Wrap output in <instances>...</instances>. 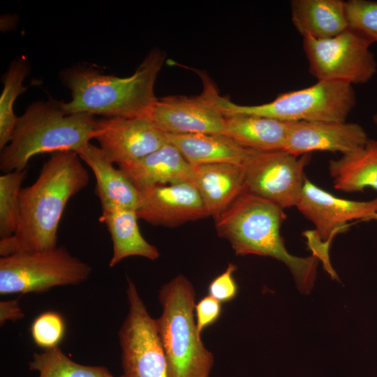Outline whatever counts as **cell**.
<instances>
[{
	"mask_svg": "<svg viewBox=\"0 0 377 377\" xmlns=\"http://www.w3.org/2000/svg\"><path fill=\"white\" fill-rule=\"evenodd\" d=\"M128 312L118 336L126 377H168L156 319L149 313L135 285L128 278Z\"/></svg>",
	"mask_w": 377,
	"mask_h": 377,
	"instance_id": "30bf717a",
	"label": "cell"
},
{
	"mask_svg": "<svg viewBox=\"0 0 377 377\" xmlns=\"http://www.w3.org/2000/svg\"><path fill=\"white\" fill-rule=\"evenodd\" d=\"M295 207L315 226L313 231L306 232L312 254L327 265L330 263L329 246L332 238L348 221H367L377 212V198L369 201L340 198L306 177Z\"/></svg>",
	"mask_w": 377,
	"mask_h": 377,
	"instance_id": "9c48e42d",
	"label": "cell"
},
{
	"mask_svg": "<svg viewBox=\"0 0 377 377\" xmlns=\"http://www.w3.org/2000/svg\"><path fill=\"white\" fill-rule=\"evenodd\" d=\"M309 154L297 156L285 150H252L244 164V191L267 200L281 209L295 207L306 177Z\"/></svg>",
	"mask_w": 377,
	"mask_h": 377,
	"instance_id": "8fae6325",
	"label": "cell"
},
{
	"mask_svg": "<svg viewBox=\"0 0 377 377\" xmlns=\"http://www.w3.org/2000/svg\"><path fill=\"white\" fill-rule=\"evenodd\" d=\"M371 220H377V212L371 217H369L367 221H371Z\"/></svg>",
	"mask_w": 377,
	"mask_h": 377,
	"instance_id": "1f68e13d",
	"label": "cell"
},
{
	"mask_svg": "<svg viewBox=\"0 0 377 377\" xmlns=\"http://www.w3.org/2000/svg\"><path fill=\"white\" fill-rule=\"evenodd\" d=\"M373 43L362 32L349 27L326 39L303 38L310 73L318 81L368 82L377 71L370 47Z\"/></svg>",
	"mask_w": 377,
	"mask_h": 377,
	"instance_id": "ba28073f",
	"label": "cell"
},
{
	"mask_svg": "<svg viewBox=\"0 0 377 377\" xmlns=\"http://www.w3.org/2000/svg\"><path fill=\"white\" fill-rule=\"evenodd\" d=\"M119 377H126V376L123 374V375H121V376H120Z\"/></svg>",
	"mask_w": 377,
	"mask_h": 377,
	"instance_id": "836d02e7",
	"label": "cell"
},
{
	"mask_svg": "<svg viewBox=\"0 0 377 377\" xmlns=\"http://www.w3.org/2000/svg\"><path fill=\"white\" fill-rule=\"evenodd\" d=\"M346 7L349 27L364 34L373 43H377V1L349 0Z\"/></svg>",
	"mask_w": 377,
	"mask_h": 377,
	"instance_id": "83f0119b",
	"label": "cell"
},
{
	"mask_svg": "<svg viewBox=\"0 0 377 377\" xmlns=\"http://www.w3.org/2000/svg\"><path fill=\"white\" fill-rule=\"evenodd\" d=\"M204 84L197 96H167L158 99L149 117L167 134H224L226 117L216 103L219 94L207 75L200 74Z\"/></svg>",
	"mask_w": 377,
	"mask_h": 377,
	"instance_id": "7c38bea8",
	"label": "cell"
},
{
	"mask_svg": "<svg viewBox=\"0 0 377 377\" xmlns=\"http://www.w3.org/2000/svg\"><path fill=\"white\" fill-rule=\"evenodd\" d=\"M328 168L337 190L356 192L366 187L377 190V140L369 139L358 149L330 160Z\"/></svg>",
	"mask_w": 377,
	"mask_h": 377,
	"instance_id": "603a6c76",
	"label": "cell"
},
{
	"mask_svg": "<svg viewBox=\"0 0 377 377\" xmlns=\"http://www.w3.org/2000/svg\"><path fill=\"white\" fill-rule=\"evenodd\" d=\"M295 122L253 114L226 117L225 135L239 145L258 151L285 150Z\"/></svg>",
	"mask_w": 377,
	"mask_h": 377,
	"instance_id": "ffe728a7",
	"label": "cell"
},
{
	"mask_svg": "<svg viewBox=\"0 0 377 377\" xmlns=\"http://www.w3.org/2000/svg\"><path fill=\"white\" fill-rule=\"evenodd\" d=\"M291 19L303 38L326 39L349 27L346 1L341 0H293Z\"/></svg>",
	"mask_w": 377,
	"mask_h": 377,
	"instance_id": "44dd1931",
	"label": "cell"
},
{
	"mask_svg": "<svg viewBox=\"0 0 377 377\" xmlns=\"http://www.w3.org/2000/svg\"><path fill=\"white\" fill-rule=\"evenodd\" d=\"M216 103L226 117L253 114L293 122L346 121L356 104V96L351 84L318 81L308 87L281 94L272 101L260 105H238L219 94Z\"/></svg>",
	"mask_w": 377,
	"mask_h": 377,
	"instance_id": "8992f818",
	"label": "cell"
},
{
	"mask_svg": "<svg viewBox=\"0 0 377 377\" xmlns=\"http://www.w3.org/2000/svg\"><path fill=\"white\" fill-rule=\"evenodd\" d=\"M94 140L118 165L140 159L169 142L167 134L149 117L97 119Z\"/></svg>",
	"mask_w": 377,
	"mask_h": 377,
	"instance_id": "4fadbf2b",
	"label": "cell"
},
{
	"mask_svg": "<svg viewBox=\"0 0 377 377\" xmlns=\"http://www.w3.org/2000/svg\"><path fill=\"white\" fill-rule=\"evenodd\" d=\"M138 219L135 209L115 205L102 207L99 220L106 225L112 242L110 267L130 256H140L151 260L159 258L157 248L142 235Z\"/></svg>",
	"mask_w": 377,
	"mask_h": 377,
	"instance_id": "d6986e66",
	"label": "cell"
},
{
	"mask_svg": "<svg viewBox=\"0 0 377 377\" xmlns=\"http://www.w3.org/2000/svg\"><path fill=\"white\" fill-rule=\"evenodd\" d=\"M284 219L283 209L244 191L214 221L218 235L229 242L237 256L256 255L282 262L299 290L308 294L316 280L319 260L313 255L295 256L287 251L280 234Z\"/></svg>",
	"mask_w": 377,
	"mask_h": 377,
	"instance_id": "3957f363",
	"label": "cell"
},
{
	"mask_svg": "<svg viewBox=\"0 0 377 377\" xmlns=\"http://www.w3.org/2000/svg\"><path fill=\"white\" fill-rule=\"evenodd\" d=\"M369 138L358 124L346 121H298L290 131L285 151L297 156L313 151L346 154L362 147Z\"/></svg>",
	"mask_w": 377,
	"mask_h": 377,
	"instance_id": "9a60e30c",
	"label": "cell"
},
{
	"mask_svg": "<svg viewBox=\"0 0 377 377\" xmlns=\"http://www.w3.org/2000/svg\"><path fill=\"white\" fill-rule=\"evenodd\" d=\"M222 312V303L209 295L195 303L194 313L198 334L201 337L206 328L216 323Z\"/></svg>",
	"mask_w": 377,
	"mask_h": 377,
	"instance_id": "f546056e",
	"label": "cell"
},
{
	"mask_svg": "<svg viewBox=\"0 0 377 377\" xmlns=\"http://www.w3.org/2000/svg\"><path fill=\"white\" fill-rule=\"evenodd\" d=\"M138 219L153 226L173 228L209 216L191 182L154 185L140 190Z\"/></svg>",
	"mask_w": 377,
	"mask_h": 377,
	"instance_id": "5bb4252c",
	"label": "cell"
},
{
	"mask_svg": "<svg viewBox=\"0 0 377 377\" xmlns=\"http://www.w3.org/2000/svg\"><path fill=\"white\" fill-rule=\"evenodd\" d=\"M162 313L156 324L164 350L168 377H209L214 359L196 331L195 291L179 274L158 293Z\"/></svg>",
	"mask_w": 377,
	"mask_h": 377,
	"instance_id": "5b68a950",
	"label": "cell"
},
{
	"mask_svg": "<svg viewBox=\"0 0 377 377\" xmlns=\"http://www.w3.org/2000/svg\"><path fill=\"white\" fill-rule=\"evenodd\" d=\"M167 138L192 166L214 163L243 166L251 151L224 134H167Z\"/></svg>",
	"mask_w": 377,
	"mask_h": 377,
	"instance_id": "7402d4cb",
	"label": "cell"
},
{
	"mask_svg": "<svg viewBox=\"0 0 377 377\" xmlns=\"http://www.w3.org/2000/svg\"><path fill=\"white\" fill-rule=\"evenodd\" d=\"M373 121L377 125V112L373 116Z\"/></svg>",
	"mask_w": 377,
	"mask_h": 377,
	"instance_id": "d6a6232c",
	"label": "cell"
},
{
	"mask_svg": "<svg viewBox=\"0 0 377 377\" xmlns=\"http://www.w3.org/2000/svg\"><path fill=\"white\" fill-rule=\"evenodd\" d=\"M31 333L39 347L45 349L57 347L65 334L64 318L55 311H45L34 320Z\"/></svg>",
	"mask_w": 377,
	"mask_h": 377,
	"instance_id": "4316f807",
	"label": "cell"
},
{
	"mask_svg": "<svg viewBox=\"0 0 377 377\" xmlns=\"http://www.w3.org/2000/svg\"><path fill=\"white\" fill-rule=\"evenodd\" d=\"M29 369L38 377H114L104 367L78 364L68 357L59 346L35 353Z\"/></svg>",
	"mask_w": 377,
	"mask_h": 377,
	"instance_id": "cb8c5ba5",
	"label": "cell"
},
{
	"mask_svg": "<svg viewBox=\"0 0 377 377\" xmlns=\"http://www.w3.org/2000/svg\"><path fill=\"white\" fill-rule=\"evenodd\" d=\"M74 151L53 153L35 182L22 188L17 228L1 239V257L57 247L59 223L68 200L89 184V175Z\"/></svg>",
	"mask_w": 377,
	"mask_h": 377,
	"instance_id": "6da1fadb",
	"label": "cell"
},
{
	"mask_svg": "<svg viewBox=\"0 0 377 377\" xmlns=\"http://www.w3.org/2000/svg\"><path fill=\"white\" fill-rule=\"evenodd\" d=\"M192 183L209 216L218 218L245 188L244 166L214 163L193 166Z\"/></svg>",
	"mask_w": 377,
	"mask_h": 377,
	"instance_id": "2e32d148",
	"label": "cell"
},
{
	"mask_svg": "<svg viewBox=\"0 0 377 377\" xmlns=\"http://www.w3.org/2000/svg\"><path fill=\"white\" fill-rule=\"evenodd\" d=\"M119 168L139 190L154 185L192 183L193 166L170 142L140 159L119 165Z\"/></svg>",
	"mask_w": 377,
	"mask_h": 377,
	"instance_id": "ac0fdd59",
	"label": "cell"
},
{
	"mask_svg": "<svg viewBox=\"0 0 377 377\" xmlns=\"http://www.w3.org/2000/svg\"><path fill=\"white\" fill-rule=\"evenodd\" d=\"M96 126L92 114H67L54 101L33 103L17 117L8 144L1 150L0 170H26L29 160L40 154L77 152L94 139Z\"/></svg>",
	"mask_w": 377,
	"mask_h": 377,
	"instance_id": "277c9868",
	"label": "cell"
},
{
	"mask_svg": "<svg viewBox=\"0 0 377 377\" xmlns=\"http://www.w3.org/2000/svg\"><path fill=\"white\" fill-rule=\"evenodd\" d=\"M165 60L164 54L152 50L128 77L101 73L78 66L67 70L64 81L71 91V100L59 103L67 114L87 113L104 117H149L158 98L154 86Z\"/></svg>",
	"mask_w": 377,
	"mask_h": 377,
	"instance_id": "7a4b0ae2",
	"label": "cell"
},
{
	"mask_svg": "<svg viewBox=\"0 0 377 377\" xmlns=\"http://www.w3.org/2000/svg\"><path fill=\"white\" fill-rule=\"evenodd\" d=\"M92 269L64 246L0 258V294L41 293L85 281Z\"/></svg>",
	"mask_w": 377,
	"mask_h": 377,
	"instance_id": "52a82bcc",
	"label": "cell"
},
{
	"mask_svg": "<svg viewBox=\"0 0 377 377\" xmlns=\"http://www.w3.org/2000/svg\"><path fill=\"white\" fill-rule=\"evenodd\" d=\"M24 316V314L17 300L0 302V323L1 325L6 320L15 321Z\"/></svg>",
	"mask_w": 377,
	"mask_h": 377,
	"instance_id": "4dcf8cb0",
	"label": "cell"
},
{
	"mask_svg": "<svg viewBox=\"0 0 377 377\" xmlns=\"http://www.w3.org/2000/svg\"><path fill=\"white\" fill-rule=\"evenodd\" d=\"M237 269L236 265L229 263L226 269L209 283L208 295L222 304L232 301L239 291L238 285L234 276Z\"/></svg>",
	"mask_w": 377,
	"mask_h": 377,
	"instance_id": "f1b7e54d",
	"label": "cell"
},
{
	"mask_svg": "<svg viewBox=\"0 0 377 377\" xmlns=\"http://www.w3.org/2000/svg\"><path fill=\"white\" fill-rule=\"evenodd\" d=\"M29 71L24 58L15 59L4 75L3 89L0 97V149L9 142L17 117L14 112V103L25 91L23 81Z\"/></svg>",
	"mask_w": 377,
	"mask_h": 377,
	"instance_id": "d4e9b609",
	"label": "cell"
},
{
	"mask_svg": "<svg viewBox=\"0 0 377 377\" xmlns=\"http://www.w3.org/2000/svg\"><path fill=\"white\" fill-rule=\"evenodd\" d=\"M27 170H15L0 176V237H12L18 225L22 184Z\"/></svg>",
	"mask_w": 377,
	"mask_h": 377,
	"instance_id": "484cf974",
	"label": "cell"
},
{
	"mask_svg": "<svg viewBox=\"0 0 377 377\" xmlns=\"http://www.w3.org/2000/svg\"><path fill=\"white\" fill-rule=\"evenodd\" d=\"M93 171L96 192L101 207L115 205L136 210L140 202V191L130 178L108 158L104 151L91 142L76 152Z\"/></svg>",
	"mask_w": 377,
	"mask_h": 377,
	"instance_id": "e0dca14e",
	"label": "cell"
}]
</instances>
